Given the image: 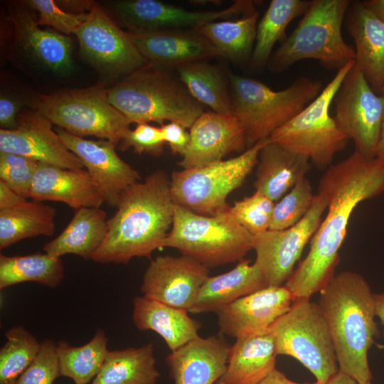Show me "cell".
I'll return each instance as SVG.
<instances>
[{"label":"cell","mask_w":384,"mask_h":384,"mask_svg":"<svg viewBox=\"0 0 384 384\" xmlns=\"http://www.w3.org/2000/svg\"><path fill=\"white\" fill-rule=\"evenodd\" d=\"M293 302L284 285L267 286L240 298L216 313L220 334L238 338L265 333Z\"/></svg>","instance_id":"obj_19"},{"label":"cell","mask_w":384,"mask_h":384,"mask_svg":"<svg viewBox=\"0 0 384 384\" xmlns=\"http://www.w3.org/2000/svg\"><path fill=\"white\" fill-rule=\"evenodd\" d=\"M309 0H272L257 22L256 38L250 65L260 69L267 65L274 44L284 35L292 21L304 14Z\"/></svg>","instance_id":"obj_34"},{"label":"cell","mask_w":384,"mask_h":384,"mask_svg":"<svg viewBox=\"0 0 384 384\" xmlns=\"http://www.w3.org/2000/svg\"><path fill=\"white\" fill-rule=\"evenodd\" d=\"M253 235L228 211L203 215L174 204L164 247L178 250L208 268L239 262L252 250Z\"/></svg>","instance_id":"obj_7"},{"label":"cell","mask_w":384,"mask_h":384,"mask_svg":"<svg viewBox=\"0 0 384 384\" xmlns=\"http://www.w3.org/2000/svg\"><path fill=\"white\" fill-rule=\"evenodd\" d=\"M82 55L100 70L127 75L148 65L129 32L123 31L97 6L76 30Z\"/></svg>","instance_id":"obj_14"},{"label":"cell","mask_w":384,"mask_h":384,"mask_svg":"<svg viewBox=\"0 0 384 384\" xmlns=\"http://www.w3.org/2000/svg\"><path fill=\"white\" fill-rule=\"evenodd\" d=\"M190 142L178 165L181 169L203 166L223 160L231 153L247 149L245 132L231 113L205 111L190 128Z\"/></svg>","instance_id":"obj_20"},{"label":"cell","mask_w":384,"mask_h":384,"mask_svg":"<svg viewBox=\"0 0 384 384\" xmlns=\"http://www.w3.org/2000/svg\"><path fill=\"white\" fill-rule=\"evenodd\" d=\"M334 101V119L352 139L355 151L367 159L376 156L384 113V96L378 95L356 65L349 70Z\"/></svg>","instance_id":"obj_12"},{"label":"cell","mask_w":384,"mask_h":384,"mask_svg":"<svg viewBox=\"0 0 384 384\" xmlns=\"http://www.w3.org/2000/svg\"><path fill=\"white\" fill-rule=\"evenodd\" d=\"M381 94H382V95H384V86H383V87L382 92H381Z\"/></svg>","instance_id":"obj_54"},{"label":"cell","mask_w":384,"mask_h":384,"mask_svg":"<svg viewBox=\"0 0 384 384\" xmlns=\"http://www.w3.org/2000/svg\"><path fill=\"white\" fill-rule=\"evenodd\" d=\"M37 110L53 124L75 136H95L119 144L131 122L100 87L68 90L41 95Z\"/></svg>","instance_id":"obj_11"},{"label":"cell","mask_w":384,"mask_h":384,"mask_svg":"<svg viewBox=\"0 0 384 384\" xmlns=\"http://www.w3.org/2000/svg\"><path fill=\"white\" fill-rule=\"evenodd\" d=\"M61 376L57 344L51 340L41 343L40 350L16 384H53Z\"/></svg>","instance_id":"obj_42"},{"label":"cell","mask_w":384,"mask_h":384,"mask_svg":"<svg viewBox=\"0 0 384 384\" xmlns=\"http://www.w3.org/2000/svg\"><path fill=\"white\" fill-rule=\"evenodd\" d=\"M20 104L16 100L6 95L0 98L1 129H14L18 125V112Z\"/></svg>","instance_id":"obj_46"},{"label":"cell","mask_w":384,"mask_h":384,"mask_svg":"<svg viewBox=\"0 0 384 384\" xmlns=\"http://www.w3.org/2000/svg\"><path fill=\"white\" fill-rule=\"evenodd\" d=\"M117 208L107 220V236L91 260L125 264L133 257H150L164 248L174 208L171 178L164 170H157L128 188Z\"/></svg>","instance_id":"obj_2"},{"label":"cell","mask_w":384,"mask_h":384,"mask_svg":"<svg viewBox=\"0 0 384 384\" xmlns=\"http://www.w3.org/2000/svg\"><path fill=\"white\" fill-rule=\"evenodd\" d=\"M26 4L38 11L39 26H51L65 34H74L87 17V13L65 12L53 0H29Z\"/></svg>","instance_id":"obj_43"},{"label":"cell","mask_w":384,"mask_h":384,"mask_svg":"<svg viewBox=\"0 0 384 384\" xmlns=\"http://www.w3.org/2000/svg\"><path fill=\"white\" fill-rule=\"evenodd\" d=\"M258 384H319L315 383H297L289 379L285 374L277 370L274 369L265 379Z\"/></svg>","instance_id":"obj_48"},{"label":"cell","mask_w":384,"mask_h":384,"mask_svg":"<svg viewBox=\"0 0 384 384\" xmlns=\"http://www.w3.org/2000/svg\"><path fill=\"white\" fill-rule=\"evenodd\" d=\"M277 356L268 331L236 338L225 372L215 384H258L276 368Z\"/></svg>","instance_id":"obj_28"},{"label":"cell","mask_w":384,"mask_h":384,"mask_svg":"<svg viewBox=\"0 0 384 384\" xmlns=\"http://www.w3.org/2000/svg\"><path fill=\"white\" fill-rule=\"evenodd\" d=\"M209 274V268L188 256H158L146 270L140 290L147 298L188 311Z\"/></svg>","instance_id":"obj_16"},{"label":"cell","mask_w":384,"mask_h":384,"mask_svg":"<svg viewBox=\"0 0 384 384\" xmlns=\"http://www.w3.org/2000/svg\"><path fill=\"white\" fill-rule=\"evenodd\" d=\"M159 377L154 346L149 343L137 348L109 351L91 384H156Z\"/></svg>","instance_id":"obj_31"},{"label":"cell","mask_w":384,"mask_h":384,"mask_svg":"<svg viewBox=\"0 0 384 384\" xmlns=\"http://www.w3.org/2000/svg\"><path fill=\"white\" fill-rule=\"evenodd\" d=\"M252 1H236L220 11H193L156 0H124L113 4L120 23L129 32L187 30L218 20H227L240 14L255 12Z\"/></svg>","instance_id":"obj_15"},{"label":"cell","mask_w":384,"mask_h":384,"mask_svg":"<svg viewBox=\"0 0 384 384\" xmlns=\"http://www.w3.org/2000/svg\"><path fill=\"white\" fill-rule=\"evenodd\" d=\"M355 63L351 61L338 70L320 94L269 139L306 157L316 168L328 169L335 155L343 151L349 141L329 110L343 79Z\"/></svg>","instance_id":"obj_8"},{"label":"cell","mask_w":384,"mask_h":384,"mask_svg":"<svg viewBox=\"0 0 384 384\" xmlns=\"http://www.w3.org/2000/svg\"><path fill=\"white\" fill-rule=\"evenodd\" d=\"M258 19L257 11L236 20L207 23L196 30L206 37L222 56L234 63H249L253 51Z\"/></svg>","instance_id":"obj_33"},{"label":"cell","mask_w":384,"mask_h":384,"mask_svg":"<svg viewBox=\"0 0 384 384\" xmlns=\"http://www.w3.org/2000/svg\"><path fill=\"white\" fill-rule=\"evenodd\" d=\"M358 384H372V383H371V381H368V382H366V383H358Z\"/></svg>","instance_id":"obj_53"},{"label":"cell","mask_w":384,"mask_h":384,"mask_svg":"<svg viewBox=\"0 0 384 384\" xmlns=\"http://www.w3.org/2000/svg\"><path fill=\"white\" fill-rule=\"evenodd\" d=\"M40 112L18 117L14 129H0V152L31 158L40 163L68 169H82L81 160L70 151Z\"/></svg>","instance_id":"obj_18"},{"label":"cell","mask_w":384,"mask_h":384,"mask_svg":"<svg viewBox=\"0 0 384 384\" xmlns=\"http://www.w3.org/2000/svg\"><path fill=\"white\" fill-rule=\"evenodd\" d=\"M119 149L125 151L132 148L138 154L160 156L164 152V142L160 127L141 123L134 129H129L119 143Z\"/></svg>","instance_id":"obj_44"},{"label":"cell","mask_w":384,"mask_h":384,"mask_svg":"<svg viewBox=\"0 0 384 384\" xmlns=\"http://www.w3.org/2000/svg\"><path fill=\"white\" fill-rule=\"evenodd\" d=\"M188 312L139 296L133 301L132 320L139 330L158 334L173 351L199 336L201 324Z\"/></svg>","instance_id":"obj_27"},{"label":"cell","mask_w":384,"mask_h":384,"mask_svg":"<svg viewBox=\"0 0 384 384\" xmlns=\"http://www.w3.org/2000/svg\"><path fill=\"white\" fill-rule=\"evenodd\" d=\"M326 208V199L316 193L311 208L299 223L284 230H268L253 236L255 262L267 286H282L291 277L306 243L320 225Z\"/></svg>","instance_id":"obj_13"},{"label":"cell","mask_w":384,"mask_h":384,"mask_svg":"<svg viewBox=\"0 0 384 384\" xmlns=\"http://www.w3.org/2000/svg\"><path fill=\"white\" fill-rule=\"evenodd\" d=\"M363 5L380 21L384 23V0H367Z\"/></svg>","instance_id":"obj_49"},{"label":"cell","mask_w":384,"mask_h":384,"mask_svg":"<svg viewBox=\"0 0 384 384\" xmlns=\"http://www.w3.org/2000/svg\"><path fill=\"white\" fill-rule=\"evenodd\" d=\"M268 332L277 355L299 361L319 384H326L338 372L330 329L318 303L310 299L294 302Z\"/></svg>","instance_id":"obj_9"},{"label":"cell","mask_w":384,"mask_h":384,"mask_svg":"<svg viewBox=\"0 0 384 384\" xmlns=\"http://www.w3.org/2000/svg\"><path fill=\"white\" fill-rule=\"evenodd\" d=\"M5 336L0 350V384H16L37 356L41 343L22 326L8 329Z\"/></svg>","instance_id":"obj_38"},{"label":"cell","mask_w":384,"mask_h":384,"mask_svg":"<svg viewBox=\"0 0 384 384\" xmlns=\"http://www.w3.org/2000/svg\"><path fill=\"white\" fill-rule=\"evenodd\" d=\"M356 46V65L371 88L381 94L384 86V23L361 1H352L345 16Z\"/></svg>","instance_id":"obj_24"},{"label":"cell","mask_w":384,"mask_h":384,"mask_svg":"<svg viewBox=\"0 0 384 384\" xmlns=\"http://www.w3.org/2000/svg\"><path fill=\"white\" fill-rule=\"evenodd\" d=\"M160 129L163 140L169 144L171 152L183 156L191 139L186 128L176 122H169L161 125Z\"/></svg>","instance_id":"obj_45"},{"label":"cell","mask_w":384,"mask_h":384,"mask_svg":"<svg viewBox=\"0 0 384 384\" xmlns=\"http://www.w3.org/2000/svg\"><path fill=\"white\" fill-rule=\"evenodd\" d=\"M230 346L223 335L198 336L166 358L174 384H214L225 372Z\"/></svg>","instance_id":"obj_22"},{"label":"cell","mask_w":384,"mask_h":384,"mask_svg":"<svg viewBox=\"0 0 384 384\" xmlns=\"http://www.w3.org/2000/svg\"><path fill=\"white\" fill-rule=\"evenodd\" d=\"M110 102L132 123L167 121L190 129L205 112L180 79L151 65L127 75L107 90Z\"/></svg>","instance_id":"obj_4"},{"label":"cell","mask_w":384,"mask_h":384,"mask_svg":"<svg viewBox=\"0 0 384 384\" xmlns=\"http://www.w3.org/2000/svg\"><path fill=\"white\" fill-rule=\"evenodd\" d=\"M376 156L384 160V113L382 121L379 142L376 150Z\"/></svg>","instance_id":"obj_52"},{"label":"cell","mask_w":384,"mask_h":384,"mask_svg":"<svg viewBox=\"0 0 384 384\" xmlns=\"http://www.w3.org/2000/svg\"><path fill=\"white\" fill-rule=\"evenodd\" d=\"M375 314L378 317L382 326H383V337H384V292L375 294Z\"/></svg>","instance_id":"obj_50"},{"label":"cell","mask_w":384,"mask_h":384,"mask_svg":"<svg viewBox=\"0 0 384 384\" xmlns=\"http://www.w3.org/2000/svg\"><path fill=\"white\" fill-rule=\"evenodd\" d=\"M319 293L318 304L330 329L339 371L358 383L371 381L368 354L378 329L370 285L361 274L343 271Z\"/></svg>","instance_id":"obj_3"},{"label":"cell","mask_w":384,"mask_h":384,"mask_svg":"<svg viewBox=\"0 0 384 384\" xmlns=\"http://www.w3.org/2000/svg\"><path fill=\"white\" fill-rule=\"evenodd\" d=\"M63 277L60 257L40 252L27 255H0L1 289L25 282L55 287Z\"/></svg>","instance_id":"obj_36"},{"label":"cell","mask_w":384,"mask_h":384,"mask_svg":"<svg viewBox=\"0 0 384 384\" xmlns=\"http://www.w3.org/2000/svg\"><path fill=\"white\" fill-rule=\"evenodd\" d=\"M129 34L149 65L169 69L220 56L216 48L196 31H133Z\"/></svg>","instance_id":"obj_21"},{"label":"cell","mask_w":384,"mask_h":384,"mask_svg":"<svg viewBox=\"0 0 384 384\" xmlns=\"http://www.w3.org/2000/svg\"><path fill=\"white\" fill-rule=\"evenodd\" d=\"M178 78L190 94L212 111L231 113L228 82L220 68L206 60L181 65L176 69Z\"/></svg>","instance_id":"obj_35"},{"label":"cell","mask_w":384,"mask_h":384,"mask_svg":"<svg viewBox=\"0 0 384 384\" xmlns=\"http://www.w3.org/2000/svg\"><path fill=\"white\" fill-rule=\"evenodd\" d=\"M55 131L81 160L108 205L117 207L122 193L141 178L139 172L119 156L114 143L85 139L58 127Z\"/></svg>","instance_id":"obj_17"},{"label":"cell","mask_w":384,"mask_h":384,"mask_svg":"<svg viewBox=\"0 0 384 384\" xmlns=\"http://www.w3.org/2000/svg\"><path fill=\"white\" fill-rule=\"evenodd\" d=\"M38 163L27 156L0 152V181L27 199Z\"/></svg>","instance_id":"obj_41"},{"label":"cell","mask_w":384,"mask_h":384,"mask_svg":"<svg viewBox=\"0 0 384 384\" xmlns=\"http://www.w3.org/2000/svg\"><path fill=\"white\" fill-rule=\"evenodd\" d=\"M231 114L245 132L247 149L269 139L311 102L321 92L322 82L297 78L286 89L274 91L264 83L229 73Z\"/></svg>","instance_id":"obj_5"},{"label":"cell","mask_w":384,"mask_h":384,"mask_svg":"<svg viewBox=\"0 0 384 384\" xmlns=\"http://www.w3.org/2000/svg\"><path fill=\"white\" fill-rule=\"evenodd\" d=\"M383 192L384 160L379 157L367 159L354 151L326 170L317 193L326 201V215L311 239L307 255L284 284L294 302L310 299L333 277L353 212Z\"/></svg>","instance_id":"obj_1"},{"label":"cell","mask_w":384,"mask_h":384,"mask_svg":"<svg viewBox=\"0 0 384 384\" xmlns=\"http://www.w3.org/2000/svg\"><path fill=\"white\" fill-rule=\"evenodd\" d=\"M267 139L235 157L174 171L170 178L174 204L208 216L228 211V196L242 186L256 166L259 152Z\"/></svg>","instance_id":"obj_10"},{"label":"cell","mask_w":384,"mask_h":384,"mask_svg":"<svg viewBox=\"0 0 384 384\" xmlns=\"http://www.w3.org/2000/svg\"><path fill=\"white\" fill-rule=\"evenodd\" d=\"M350 0H312L301 21L272 53L269 70L279 73L298 61L313 59L329 70H339L356 60L355 50L343 40L341 27Z\"/></svg>","instance_id":"obj_6"},{"label":"cell","mask_w":384,"mask_h":384,"mask_svg":"<svg viewBox=\"0 0 384 384\" xmlns=\"http://www.w3.org/2000/svg\"><path fill=\"white\" fill-rule=\"evenodd\" d=\"M26 201L0 181V210L14 207Z\"/></svg>","instance_id":"obj_47"},{"label":"cell","mask_w":384,"mask_h":384,"mask_svg":"<svg viewBox=\"0 0 384 384\" xmlns=\"http://www.w3.org/2000/svg\"><path fill=\"white\" fill-rule=\"evenodd\" d=\"M108 338L102 329H97L85 344L73 346L61 340L57 343L60 374L71 378L75 384H87L100 372L109 353Z\"/></svg>","instance_id":"obj_37"},{"label":"cell","mask_w":384,"mask_h":384,"mask_svg":"<svg viewBox=\"0 0 384 384\" xmlns=\"http://www.w3.org/2000/svg\"><path fill=\"white\" fill-rule=\"evenodd\" d=\"M267 287L257 264L243 258L230 271L208 277L188 312L217 313L237 299Z\"/></svg>","instance_id":"obj_25"},{"label":"cell","mask_w":384,"mask_h":384,"mask_svg":"<svg viewBox=\"0 0 384 384\" xmlns=\"http://www.w3.org/2000/svg\"><path fill=\"white\" fill-rule=\"evenodd\" d=\"M310 161L281 145L267 140L256 165L254 187L274 203L282 198L310 168Z\"/></svg>","instance_id":"obj_26"},{"label":"cell","mask_w":384,"mask_h":384,"mask_svg":"<svg viewBox=\"0 0 384 384\" xmlns=\"http://www.w3.org/2000/svg\"><path fill=\"white\" fill-rule=\"evenodd\" d=\"M107 220L100 207L80 208L61 233L46 243L43 250L53 257L73 254L91 260L107 236Z\"/></svg>","instance_id":"obj_30"},{"label":"cell","mask_w":384,"mask_h":384,"mask_svg":"<svg viewBox=\"0 0 384 384\" xmlns=\"http://www.w3.org/2000/svg\"><path fill=\"white\" fill-rule=\"evenodd\" d=\"M55 215L53 207L36 201L0 210V249L26 238L52 235Z\"/></svg>","instance_id":"obj_32"},{"label":"cell","mask_w":384,"mask_h":384,"mask_svg":"<svg viewBox=\"0 0 384 384\" xmlns=\"http://www.w3.org/2000/svg\"><path fill=\"white\" fill-rule=\"evenodd\" d=\"M274 203L267 196L255 191L251 196L235 201L229 211L254 236L270 230Z\"/></svg>","instance_id":"obj_40"},{"label":"cell","mask_w":384,"mask_h":384,"mask_svg":"<svg viewBox=\"0 0 384 384\" xmlns=\"http://www.w3.org/2000/svg\"><path fill=\"white\" fill-rule=\"evenodd\" d=\"M30 198L39 202H62L75 210L100 207L105 203L85 169H68L40 162L33 178Z\"/></svg>","instance_id":"obj_23"},{"label":"cell","mask_w":384,"mask_h":384,"mask_svg":"<svg viewBox=\"0 0 384 384\" xmlns=\"http://www.w3.org/2000/svg\"><path fill=\"white\" fill-rule=\"evenodd\" d=\"M315 195L306 176L299 179L275 202L270 230H284L299 223L311 208Z\"/></svg>","instance_id":"obj_39"},{"label":"cell","mask_w":384,"mask_h":384,"mask_svg":"<svg viewBox=\"0 0 384 384\" xmlns=\"http://www.w3.org/2000/svg\"><path fill=\"white\" fill-rule=\"evenodd\" d=\"M11 16L16 38L34 60L55 72L70 70L72 47L68 37L40 28L37 21L24 9H13Z\"/></svg>","instance_id":"obj_29"},{"label":"cell","mask_w":384,"mask_h":384,"mask_svg":"<svg viewBox=\"0 0 384 384\" xmlns=\"http://www.w3.org/2000/svg\"><path fill=\"white\" fill-rule=\"evenodd\" d=\"M326 384H358V383L348 375L338 370Z\"/></svg>","instance_id":"obj_51"}]
</instances>
